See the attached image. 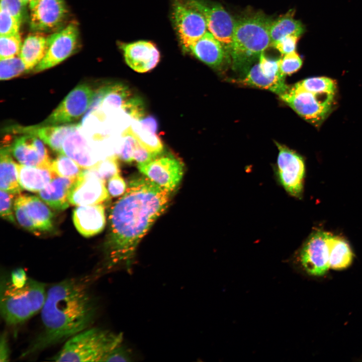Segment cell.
I'll use <instances>...</instances> for the list:
<instances>
[{
  "label": "cell",
  "mask_w": 362,
  "mask_h": 362,
  "mask_svg": "<svg viewBox=\"0 0 362 362\" xmlns=\"http://www.w3.org/2000/svg\"><path fill=\"white\" fill-rule=\"evenodd\" d=\"M29 4L30 29L37 32L56 29L67 14L64 0H32Z\"/></svg>",
  "instance_id": "obj_16"
},
{
  "label": "cell",
  "mask_w": 362,
  "mask_h": 362,
  "mask_svg": "<svg viewBox=\"0 0 362 362\" xmlns=\"http://www.w3.org/2000/svg\"><path fill=\"white\" fill-rule=\"evenodd\" d=\"M10 357V349L7 334L4 332L0 338V361H8Z\"/></svg>",
  "instance_id": "obj_46"
},
{
  "label": "cell",
  "mask_w": 362,
  "mask_h": 362,
  "mask_svg": "<svg viewBox=\"0 0 362 362\" xmlns=\"http://www.w3.org/2000/svg\"><path fill=\"white\" fill-rule=\"evenodd\" d=\"M272 17L261 12H249L235 19L229 55L234 69H243L271 46Z\"/></svg>",
  "instance_id": "obj_3"
},
{
  "label": "cell",
  "mask_w": 362,
  "mask_h": 362,
  "mask_svg": "<svg viewBox=\"0 0 362 362\" xmlns=\"http://www.w3.org/2000/svg\"><path fill=\"white\" fill-rule=\"evenodd\" d=\"M121 333L89 327L67 339L52 357L56 361H106L109 354L123 343Z\"/></svg>",
  "instance_id": "obj_5"
},
{
  "label": "cell",
  "mask_w": 362,
  "mask_h": 362,
  "mask_svg": "<svg viewBox=\"0 0 362 362\" xmlns=\"http://www.w3.org/2000/svg\"><path fill=\"white\" fill-rule=\"evenodd\" d=\"M18 177L22 189L32 192H39L57 175L51 169L45 167L17 164Z\"/></svg>",
  "instance_id": "obj_24"
},
{
  "label": "cell",
  "mask_w": 362,
  "mask_h": 362,
  "mask_svg": "<svg viewBox=\"0 0 362 362\" xmlns=\"http://www.w3.org/2000/svg\"><path fill=\"white\" fill-rule=\"evenodd\" d=\"M170 193L144 174L129 180L110 210L99 275L118 268L130 272L139 243L168 207Z\"/></svg>",
  "instance_id": "obj_1"
},
{
  "label": "cell",
  "mask_w": 362,
  "mask_h": 362,
  "mask_svg": "<svg viewBox=\"0 0 362 362\" xmlns=\"http://www.w3.org/2000/svg\"><path fill=\"white\" fill-rule=\"evenodd\" d=\"M22 45L19 33L0 35V58H8L19 55Z\"/></svg>",
  "instance_id": "obj_35"
},
{
  "label": "cell",
  "mask_w": 362,
  "mask_h": 362,
  "mask_svg": "<svg viewBox=\"0 0 362 362\" xmlns=\"http://www.w3.org/2000/svg\"><path fill=\"white\" fill-rule=\"evenodd\" d=\"M28 71L26 65L19 55L1 59L0 79L1 80L13 78Z\"/></svg>",
  "instance_id": "obj_34"
},
{
  "label": "cell",
  "mask_w": 362,
  "mask_h": 362,
  "mask_svg": "<svg viewBox=\"0 0 362 362\" xmlns=\"http://www.w3.org/2000/svg\"><path fill=\"white\" fill-rule=\"evenodd\" d=\"M45 284L28 278L25 284L16 286L9 276L1 278L0 311L5 322L16 325L27 321L41 310L46 297Z\"/></svg>",
  "instance_id": "obj_4"
},
{
  "label": "cell",
  "mask_w": 362,
  "mask_h": 362,
  "mask_svg": "<svg viewBox=\"0 0 362 362\" xmlns=\"http://www.w3.org/2000/svg\"><path fill=\"white\" fill-rule=\"evenodd\" d=\"M25 6L22 0H1L0 9L7 10L21 22Z\"/></svg>",
  "instance_id": "obj_42"
},
{
  "label": "cell",
  "mask_w": 362,
  "mask_h": 362,
  "mask_svg": "<svg viewBox=\"0 0 362 362\" xmlns=\"http://www.w3.org/2000/svg\"><path fill=\"white\" fill-rule=\"evenodd\" d=\"M8 146L20 164L51 169L52 160L43 141L38 137L24 134L16 138Z\"/></svg>",
  "instance_id": "obj_17"
},
{
  "label": "cell",
  "mask_w": 362,
  "mask_h": 362,
  "mask_svg": "<svg viewBox=\"0 0 362 362\" xmlns=\"http://www.w3.org/2000/svg\"><path fill=\"white\" fill-rule=\"evenodd\" d=\"M172 18L183 48L186 50L208 31L203 15L186 0H173Z\"/></svg>",
  "instance_id": "obj_9"
},
{
  "label": "cell",
  "mask_w": 362,
  "mask_h": 362,
  "mask_svg": "<svg viewBox=\"0 0 362 362\" xmlns=\"http://www.w3.org/2000/svg\"><path fill=\"white\" fill-rule=\"evenodd\" d=\"M14 209L19 224L29 231L39 234L52 230L53 214L40 198L19 194L16 196Z\"/></svg>",
  "instance_id": "obj_7"
},
{
  "label": "cell",
  "mask_w": 362,
  "mask_h": 362,
  "mask_svg": "<svg viewBox=\"0 0 362 362\" xmlns=\"http://www.w3.org/2000/svg\"><path fill=\"white\" fill-rule=\"evenodd\" d=\"M132 360L131 350L122 343L109 354L106 361H131Z\"/></svg>",
  "instance_id": "obj_45"
},
{
  "label": "cell",
  "mask_w": 362,
  "mask_h": 362,
  "mask_svg": "<svg viewBox=\"0 0 362 362\" xmlns=\"http://www.w3.org/2000/svg\"><path fill=\"white\" fill-rule=\"evenodd\" d=\"M92 169L101 178L106 182L116 174L119 173L117 157L112 155L102 159Z\"/></svg>",
  "instance_id": "obj_36"
},
{
  "label": "cell",
  "mask_w": 362,
  "mask_h": 362,
  "mask_svg": "<svg viewBox=\"0 0 362 362\" xmlns=\"http://www.w3.org/2000/svg\"><path fill=\"white\" fill-rule=\"evenodd\" d=\"M78 126L76 124L27 127L15 125L8 127L6 130L11 133L36 136L54 151L59 154H63L62 146L65 138Z\"/></svg>",
  "instance_id": "obj_19"
},
{
  "label": "cell",
  "mask_w": 362,
  "mask_h": 362,
  "mask_svg": "<svg viewBox=\"0 0 362 362\" xmlns=\"http://www.w3.org/2000/svg\"><path fill=\"white\" fill-rule=\"evenodd\" d=\"M105 183L92 168L83 169L70 189L69 203L77 206L102 204L110 197Z\"/></svg>",
  "instance_id": "obj_14"
},
{
  "label": "cell",
  "mask_w": 362,
  "mask_h": 362,
  "mask_svg": "<svg viewBox=\"0 0 362 362\" xmlns=\"http://www.w3.org/2000/svg\"><path fill=\"white\" fill-rule=\"evenodd\" d=\"M279 61L280 71L285 76L297 71L302 65V60L296 51L284 55Z\"/></svg>",
  "instance_id": "obj_38"
},
{
  "label": "cell",
  "mask_w": 362,
  "mask_h": 362,
  "mask_svg": "<svg viewBox=\"0 0 362 362\" xmlns=\"http://www.w3.org/2000/svg\"><path fill=\"white\" fill-rule=\"evenodd\" d=\"M156 132L136 120L122 134L133 136L144 148L153 154L159 155L163 150V145Z\"/></svg>",
  "instance_id": "obj_28"
},
{
  "label": "cell",
  "mask_w": 362,
  "mask_h": 362,
  "mask_svg": "<svg viewBox=\"0 0 362 362\" xmlns=\"http://www.w3.org/2000/svg\"><path fill=\"white\" fill-rule=\"evenodd\" d=\"M139 171L163 188L172 192L180 183L184 172V165L172 156H161L138 163Z\"/></svg>",
  "instance_id": "obj_15"
},
{
  "label": "cell",
  "mask_w": 362,
  "mask_h": 362,
  "mask_svg": "<svg viewBox=\"0 0 362 362\" xmlns=\"http://www.w3.org/2000/svg\"><path fill=\"white\" fill-rule=\"evenodd\" d=\"M331 234L322 230L313 232L302 246L299 260L308 274L321 276L329 267V239Z\"/></svg>",
  "instance_id": "obj_12"
},
{
  "label": "cell",
  "mask_w": 362,
  "mask_h": 362,
  "mask_svg": "<svg viewBox=\"0 0 362 362\" xmlns=\"http://www.w3.org/2000/svg\"><path fill=\"white\" fill-rule=\"evenodd\" d=\"M127 186L123 178L118 173L108 180L107 190L111 196L117 197L124 194Z\"/></svg>",
  "instance_id": "obj_44"
},
{
  "label": "cell",
  "mask_w": 362,
  "mask_h": 362,
  "mask_svg": "<svg viewBox=\"0 0 362 362\" xmlns=\"http://www.w3.org/2000/svg\"><path fill=\"white\" fill-rule=\"evenodd\" d=\"M240 81L244 85L268 89L279 96L289 88L285 82V77L269 79L265 77L261 72L258 63L252 66L245 77Z\"/></svg>",
  "instance_id": "obj_30"
},
{
  "label": "cell",
  "mask_w": 362,
  "mask_h": 362,
  "mask_svg": "<svg viewBox=\"0 0 362 362\" xmlns=\"http://www.w3.org/2000/svg\"><path fill=\"white\" fill-rule=\"evenodd\" d=\"M295 13L294 9L290 10L273 20L269 30L271 46L285 37L291 35L301 37L305 33V27L300 20L294 18Z\"/></svg>",
  "instance_id": "obj_27"
},
{
  "label": "cell",
  "mask_w": 362,
  "mask_h": 362,
  "mask_svg": "<svg viewBox=\"0 0 362 362\" xmlns=\"http://www.w3.org/2000/svg\"><path fill=\"white\" fill-rule=\"evenodd\" d=\"M21 22L8 11L0 9V35L19 33Z\"/></svg>",
  "instance_id": "obj_37"
},
{
  "label": "cell",
  "mask_w": 362,
  "mask_h": 362,
  "mask_svg": "<svg viewBox=\"0 0 362 362\" xmlns=\"http://www.w3.org/2000/svg\"><path fill=\"white\" fill-rule=\"evenodd\" d=\"M186 51L213 68L220 67L228 56L222 44L208 30Z\"/></svg>",
  "instance_id": "obj_21"
},
{
  "label": "cell",
  "mask_w": 362,
  "mask_h": 362,
  "mask_svg": "<svg viewBox=\"0 0 362 362\" xmlns=\"http://www.w3.org/2000/svg\"><path fill=\"white\" fill-rule=\"evenodd\" d=\"M122 135L124 139L118 156L122 160L130 163L133 161V155L139 143L131 135L122 134Z\"/></svg>",
  "instance_id": "obj_41"
},
{
  "label": "cell",
  "mask_w": 362,
  "mask_h": 362,
  "mask_svg": "<svg viewBox=\"0 0 362 362\" xmlns=\"http://www.w3.org/2000/svg\"><path fill=\"white\" fill-rule=\"evenodd\" d=\"M46 51L47 38L40 33H35L25 39L19 56L29 71L42 60Z\"/></svg>",
  "instance_id": "obj_25"
},
{
  "label": "cell",
  "mask_w": 362,
  "mask_h": 362,
  "mask_svg": "<svg viewBox=\"0 0 362 362\" xmlns=\"http://www.w3.org/2000/svg\"><path fill=\"white\" fill-rule=\"evenodd\" d=\"M24 5H26L28 3H29L32 0H22Z\"/></svg>",
  "instance_id": "obj_48"
},
{
  "label": "cell",
  "mask_w": 362,
  "mask_h": 362,
  "mask_svg": "<svg viewBox=\"0 0 362 362\" xmlns=\"http://www.w3.org/2000/svg\"><path fill=\"white\" fill-rule=\"evenodd\" d=\"M74 160L64 154L52 160L51 169L57 175L70 178H76L83 169Z\"/></svg>",
  "instance_id": "obj_32"
},
{
  "label": "cell",
  "mask_w": 362,
  "mask_h": 362,
  "mask_svg": "<svg viewBox=\"0 0 362 362\" xmlns=\"http://www.w3.org/2000/svg\"><path fill=\"white\" fill-rule=\"evenodd\" d=\"M276 144L279 150L277 168L278 180L288 193L301 198L305 174L304 160L286 146Z\"/></svg>",
  "instance_id": "obj_10"
},
{
  "label": "cell",
  "mask_w": 362,
  "mask_h": 362,
  "mask_svg": "<svg viewBox=\"0 0 362 362\" xmlns=\"http://www.w3.org/2000/svg\"><path fill=\"white\" fill-rule=\"evenodd\" d=\"M11 152L8 146L1 149L0 188L1 190L17 195L23 189L18 177L17 163L11 157Z\"/></svg>",
  "instance_id": "obj_26"
},
{
  "label": "cell",
  "mask_w": 362,
  "mask_h": 362,
  "mask_svg": "<svg viewBox=\"0 0 362 362\" xmlns=\"http://www.w3.org/2000/svg\"><path fill=\"white\" fill-rule=\"evenodd\" d=\"M78 38V29L73 23L47 37L46 54L33 69V72H39L50 68L71 55L76 49Z\"/></svg>",
  "instance_id": "obj_13"
},
{
  "label": "cell",
  "mask_w": 362,
  "mask_h": 362,
  "mask_svg": "<svg viewBox=\"0 0 362 362\" xmlns=\"http://www.w3.org/2000/svg\"><path fill=\"white\" fill-rule=\"evenodd\" d=\"M204 16L208 30L224 46L228 55L235 19L220 4L206 0H186Z\"/></svg>",
  "instance_id": "obj_8"
},
{
  "label": "cell",
  "mask_w": 362,
  "mask_h": 362,
  "mask_svg": "<svg viewBox=\"0 0 362 362\" xmlns=\"http://www.w3.org/2000/svg\"><path fill=\"white\" fill-rule=\"evenodd\" d=\"M131 96V93L126 85L120 83L109 84L101 106L109 110L122 108Z\"/></svg>",
  "instance_id": "obj_31"
},
{
  "label": "cell",
  "mask_w": 362,
  "mask_h": 362,
  "mask_svg": "<svg viewBox=\"0 0 362 362\" xmlns=\"http://www.w3.org/2000/svg\"><path fill=\"white\" fill-rule=\"evenodd\" d=\"M15 196L16 195L14 194L1 190V216L4 219L12 223H15L14 211H13Z\"/></svg>",
  "instance_id": "obj_39"
},
{
  "label": "cell",
  "mask_w": 362,
  "mask_h": 362,
  "mask_svg": "<svg viewBox=\"0 0 362 362\" xmlns=\"http://www.w3.org/2000/svg\"><path fill=\"white\" fill-rule=\"evenodd\" d=\"M127 64L135 71L144 73L153 69L160 60V53L153 43L141 40L121 44Z\"/></svg>",
  "instance_id": "obj_18"
},
{
  "label": "cell",
  "mask_w": 362,
  "mask_h": 362,
  "mask_svg": "<svg viewBox=\"0 0 362 362\" xmlns=\"http://www.w3.org/2000/svg\"><path fill=\"white\" fill-rule=\"evenodd\" d=\"M121 109L136 120H139L144 117L145 105L139 97H130Z\"/></svg>",
  "instance_id": "obj_40"
},
{
  "label": "cell",
  "mask_w": 362,
  "mask_h": 362,
  "mask_svg": "<svg viewBox=\"0 0 362 362\" xmlns=\"http://www.w3.org/2000/svg\"><path fill=\"white\" fill-rule=\"evenodd\" d=\"M98 276L66 279L50 287L41 309L42 330L22 354H34L89 328L99 310L91 285Z\"/></svg>",
  "instance_id": "obj_2"
},
{
  "label": "cell",
  "mask_w": 362,
  "mask_h": 362,
  "mask_svg": "<svg viewBox=\"0 0 362 362\" xmlns=\"http://www.w3.org/2000/svg\"><path fill=\"white\" fill-rule=\"evenodd\" d=\"M72 219L78 232L85 237L102 232L106 224L103 204L77 206L73 211Z\"/></svg>",
  "instance_id": "obj_20"
},
{
  "label": "cell",
  "mask_w": 362,
  "mask_h": 362,
  "mask_svg": "<svg viewBox=\"0 0 362 362\" xmlns=\"http://www.w3.org/2000/svg\"><path fill=\"white\" fill-rule=\"evenodd\" d=\"M300 38V36L297 35H289L276 42L272 46L278 50L282 54L285 55L296 51Z\"/></svg>",
  "instance_id": "obj_43"
},
{
  "label": "cell",
  "mask_w": 362,
  "mask_h": 362,
  "mask_svg": "<svg viewBox=\"0 0 362 362\" xmlns=\"http://www.w3.org/2000/svg\"><path fill=\"white\" fill-rule=\"evenodd\" d=\"M95 94L86 84L77 85L44 121L43 125H58L78 120L86 113Z\"/></svg>",
  "instance_id": "obj_11"
},
{
  "label": "cell",
  "mask_w": 362,
  "mask_h": 362,
  "mask_svg": "<svg viewBox=\"0 0 362 362\" xmlns=\"http://www.w3.org/2000/svg\"><path fill=\"white\" fill-rule=\"evenodd\" d=\"M353 253L347 243L341 237L331 234L329 239V267L343 269L351 264Z\"/></svg>",
  "instance_id": "obj_29"
},
{
  "label": "cell",
  "mask_w": 362,
  "mask_h": 362,
  "mask_svg": "<svg viewBox=\"0 0 362 362\" xmlns=\"http://www.w3.org/2000/svg\"><path fill=\"white\" fill-rule=\"evenodd\" d=\"M9 276L11 282L15 285L22 286L26 283L28 277L25 271L21 268L14 270Z\"/></svg>",
  "instance_id": "obj_47"
},
{
  "label": "cell",
  "mask_w": 362,
  "mask_h": 362,
  "mask_svg": "<svg viewBox=\"0 0 362 362\" xmlns=\"http://www.w3.org/2000/svg\"><path fill=\"white\" fill-rule=\"evenodd\" d=\"M75 179L56 176L45 188L38 192V196L53 209L64 210L69 207L68 194Z\"/></svg>",
  "instance_id": "obj_23"
},
{
  "label": "cell",
  "mask_w": 362,
  "mask_h": 362,
  "mask_svg": "<svg viewBox=\"0 0 362 362\" xmlns=\"http://www.w3.org/2000/svg\"><path fill=\"white\" fill-rule=\"evenodd\" d=\"M334 94H315L295 84L280 95L281 99L297 113L318 126L329 114Z\"/></svg>",
  "instance_id": "obj_6"
},
{
  "label": "cell",
  "mask_w": 362,
  "mask_h": 362,
  "mask_svg": "<svg viewBox=\"0 0 362 362\" xmlns=\"http://www.w3.org/2000/svg\"><path fill=\"white\" fill-rule=\"evenodd\" d=\"M296 84L315 94H334L336 89L334 81L325 77L308 78Z\"/></svg>",
  "instance_id": "obj_33"
},
{
  "label": "cell",
  "mask_w": 362,
  "mask_h": 362,
  "mask_svg": "<svg viewBox=\"0 0 362 362\" xmlns=\"http://www.w3.org/2000/svg\"><path fill=\"white\" fill-rule=\"evenodd\" d=\"M71 132L63 143L64 154L74 160L83 169L94 167L100 160L78 130Z\"/></svg>",
  "instance_id": "obj_22"
}]
</instances>
